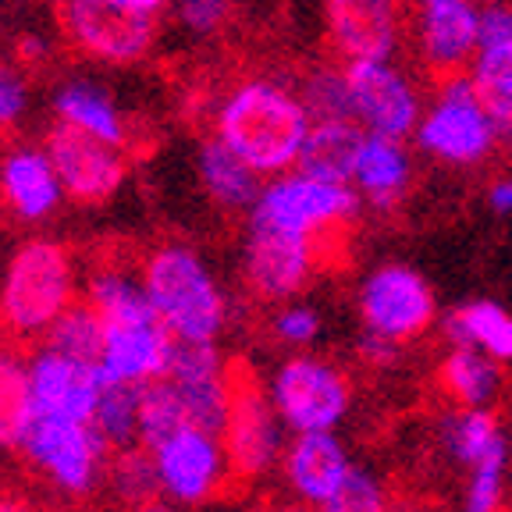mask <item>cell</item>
Here are the masks:
<instances>
[{
	"instance_id": "6da1fadb",
	"label": "cell",
	"mask_w": 512,
	"mask_h": 512,
	"mask_svg": "<svg viewBox=\"0 0 512 512\" xmlns=\"http://www.w3.org/2000/svg\"><path fill=\"white\" fill-rule=\"evenodd\" d=\"M214 136L232 146L264 178L296 168L313 118L292 82L246 75L224 89L214 107Z\"/></svg>"
},
{
	"instance_id": "7a4b0ae2",
	"label": "cell",
	"mask_w": 512,
	"mask_h": 512,
	"mask_svg": "<svg viewBox=\"0 0 512 512\" xmlns=\"http://www.w3.org/2000/svg\"><path fill=\"white\" fill-rule=\"evenodd\" d=\"M86 303L104 317L100 367L107 377L146 384L168 374L175 335L153 310L139 274L114 264L96 267L86 281Z\"/></svg>"
},
{
	"instance_id": "3957f363",
	"label": "cell",
	"mask_w": 512,
	"mask_h": 512,
	"mask_svg": "<svg viewBox=\"0 0 512 512\" xmlns=\"http://www.w3.org/2000/svg\"><path fill=\"white\" fill-rule=\"evenodd\" d=\"M146 296L178 342H217L228 328L232 303L200 249L160 242L139 264Z\"/></svg>"
},
{
	"instance_id": "277c9868",
	"label": "cell",
	"mask_w": 512,
	"mask_h": 512,
	"mask_svg": "<svg viewBox=\"0 0 512 512\" xmlns=\"http://www.w3.org/2000/svg\"><path fill=\"white\" fill-rule=\"evenodd\" d=\"M79 296L72 249L57 239H25L0 278V328L11 338H43Z\"/></svg>"
},
{
	"instance_id": "5b68a950",
	"label": "cell",
	"mask_w": 512,
	"mask_h": 512,
	"mask_svg": "<svg viewBox=\"0 0 512 512\" xmlns=\"http://www.w3.org/2000/svg\"><path fill=\"white\" fill-rule=\"evenodd\" d=\"M413 143L445 168H477L505 146L470 72L434 79V96L416 121Z\"/></svg>"
},
{
	"instance_id": "8992f818",
	"label": "cell",
	"mask_w": 512,
	"mask_h": 512,
	"mask_svg": "<svg viewBox=\"0 0 512 512\" xmlns=\"http://www.w3.org/2000/svg\"><path fill=\"white\" fill-rule=\"evenodd\" d=\"M360 210V192L349 182H331L313 171L288 168L264 182L256 203L249 207V224L324 242L345 232Z\"/></svg>"
},
{
	"instance_id": "52a82bcc",
	"label": "cell",
	"mask_w": 512,
	"mask_h": 512,
	"mask_svg": "<svg viewBox=\"0 0 512 512\" xmlns=\"http://www.w3.org/2000/svg\"><path fill=\"white\" fill-rule=\"evenodd\" d=\"M18 452L64 498H89L107 477L111 463V445L93 427V420L68 416L36 413Z\"/></svg>"
},
{
	"instance_id": "ba28073f",
	"label": "cell",
	"mask_w": 512,
	"mask_h": 512,
	"mask_svg": "<svg viewBox=\"0 0 512 512\" xmlns=\"http://www.w3.org/2000/svg\"><path fill=\"white\" fill-rule=\"evenodd\" d=\"M274 409L281 424L292 434H313V431H338L352 409V381L338 363L324 356H288L278 363L267 384Z\"/></svg>"
},
{
	"instance_id": "9c48e42d",
	"label": "cell",
	"mask_w": 512,
	"mask_h": 512,
	"mask_svg": "<svg viewBox=\"0 0 512 512\" xmlns=\"http://www.w3.org/2000/svg\"><path fill=\"white\" fill-rule=\"evenodd\" d=\"M153 466H157L160 495L171 498L182 509H203L210 505L221 488L232 480L228 452L217 431L200 424H182L168 438L150 445Z\"/></svg>"
},
{
	"instance_id": "30bf717a",
	"label": "cell",
	"mask_w": 512,
	"mask_h": 512,
	"mask_svg": "<svg viewBox=\"0 0 512 512\" xmlns=\"http://www.w3.org/2000/svg\"><path fill=\"white\" fill-rule=\"evenodd\" d=\"M221 441L232 477L239 480H260L274 466H281L285 424H281L267 388H260V381L246 370H232V399H228Z\"/></svg>"
},
{
	"instance_id": "8fae6325",
	"label": "cell",
	"mask_w": 512,
	"mask_h": 512,
	"mask_svg": "<svg viewBox=\"0 0 512 512\" xmlns=\"http://www.w3.org/2000/svg\"><path fill=\"white\" fill-rule=\"evenodd\" d=\"M356 306H360L363 328L392 342H413L438 317L434 288L416 267L399 264V260L377 264L374 271L363 274Z\"/></svg>"
},
{
	"instance_id": "7c38bea8",
	"label": "cell",
	"mask_w": 512,
	"mask_h": 512,
	"mask_svg": "<svg viewBox=\"0 0 512 512\" xmlns=\"http://www.w3.org/2000/svg\"><path fill=\"white\" fill-rule=\"evenodd\" d=\"M352 100V121L363 132L392 139H413V128L424 114V89L413 75L392 61H349L345 64Z\"/></svg>"
},
{
	"instance_id": "4fadbf2b",
	"label": "cell",
	"mask_w": 512,
	"mask_h": 512,
	"mask_svg": "<svg viewBox=\"0 0 512 512\" xmlns=\"http://www.w3.org/2000/svg\"><path fill=\"white\" fill-rule=\"evenodd\" d=\"M64 40L100 64H139L157 43L160 18L132 15L100 0H61L57 8Z\"/></svg>"
},
{
	"instance_id": "5bb4252c",
	"label": "cell",
	"mask_w": 512,
	"mask_h": 512,
	"mask_svg": "<svg viewBox=\"0 0 512 512\" xmlns=\"http://www.w3.org/2000/svg\"><path fill=\"white\" fill-rule=\"evenodd\" d=\"M324 242L303 235L274 232L264 224H246L242 239V281L264 303H288L296 299L320 267Z\"/></svg>"
},
{
	"instance_id": "9a60e30c",
	"label": "cell",
	"mask_w": 512,
	"mask_h": 512,
	"mask_svg": "<svg viewBox=\"0 0 512 512\" xmlns=\"http://www.w3.org/2000/svg\"><path fill=\"white\" fill-rule=\"evenodd\" d=\"M50 160H54L57 178L64 185V196L82 207H100L114 200L128 178V157L125 146L104 143L86 132H75L68 125H57L43 139Z\"/></svg>"
},
{
	"instance_id": "2e32d148",
	"label": "cell",
	"mask_w": 512,
	"mask_h": 512,
	"mask_svg": "<svg viewBox=\"0 0 512 512\" xmlns=\"http://www.w3.org/2000/svg\"><path fill=\"white\" fill-rule=\"evenodd\" d=\"M406 29L416 61L424 64L431 79L470 72V61L477 54L480 4L477 0H424V4H413Z\"/></svg>"
},
{
	"instance_id": "e0dca14e",
	"label": "cell",
	"mask_w": 512,
	"mask_h": 512,
	"mask_svg": "<svg viewBox=\"0 0 512 512\" xmlns=\"http://www.w3.org/2000/svg\"><path fill=\"white\" fill-rule=\"evenodd\" d=\"M406 0H328L324 22L338 61H392L406 40Z\"/></svg>"
},
{
	"instance_id": "ac0fdd59",
	"label": "cell",
	"mask_w": 512,
	"mask_h": 512,
	"mask_svg": "<svg viewBox=\"0 0 512 512\" xmlns=\"http://www.w3.org/2000/svg\"><path fill=\"white\" fill-rule=\"evenodd\" d=\"M107 374L100 363L75 360L64 352L40 345L29 356V392L32 409L40 416H68V420H93L96 399Z\"/></svg>"
},
{
	"instance_id": "d6986e66",
	"label": "cell",
	"mask_w": 512,
	"mask_h": 512,
	"mask_svg": "<svg viewBox=\"0 0 512 512\" xmlns=\"http://www.w3.org/2000/svg\"><path fill=\"white\" fill-rule=\"evenodd\" d=\"M64 185L43 143H11L0 153V207L18 224H43L64 207Z\"/></svg>"
},
{
	"instance_id": "ffe728a7",
	"label": "cell",
	"mask_w": 512,
	"mask_h": 512,
	"mask_svg": "<svg viewBox=\"0 0 512 512\" xmlns=\"http://www.w3.org/2000/svg\"><path fill=\"white\" fill-rule=\"evenodd\" d=\"M168 377L192 424L221 434L228 399H232V367L224 363L217 342H178L171 352Z\"/></svg>"
},
{
	"instance_id": "44dd1931",
	"label": "cell",
	"mask_w": 512,
	"mask_h": 512,
	"mask_svg": "<svg viewBox=\"0 0 512 512\" xmlns=\"http://www.w3.org/2000/svg\"><path fill=\"white\" fill-rule=\"evenodd\" d=\"M349 445L335 431L296 434L281 452V477L292 498L306 505H320L352 470Z\"/></svg>"
},
{
	"instance_id": "7402d4cb",
	"label": "cell",
	"mask_w": 512,
	"mask_h": 512,
	"mask_svg": "<svg viewBox=\"0 0 512 512\" xmlns=\"http://www.w3.org/2000/svg\"><path fill=\"white\" fill-rule=\"evenodd\" d=\"M413 150L409 139H392V136H374L367 132L352 164L349 185L360 192L363 207L370 210H395L406 200L409 185H413Z\"/></svg>"
},
{
	"instance_id": "603a6c76",
	"label": "cell",
	"mask_w": 512,
	"mask_h": 512,
	"mask_svg": "<svg viewBox=\"0 0 512 512\" xmlns=\"http://www.w3.org/2000/svg\"><path fill=\"white\" fill-rule=\"evenodd\" d=\"M50 111H54L57 125H68L75 132H86V136L114 146L128 143V118L121 111L118 96L104 82L86 79V75L57 82L50 93Z\"/></svg>"
},
{
	"instance_id": "cb8c5ba5",
	"label": "cell",
	"mask_w": 512,
	"mask_h": 512,
	"mask_svg": "<svg viewBox=\"0 0 512 512\" xmlns=\"http://www.w3.org/2000/svg\"><path fill=\"white\" fill-rule=\"evenodd\" d=\"M196 175H200L203 192L221 210H246L249 214V207L264 189V175L249 168L246 160L217 136L203 139L200 150H196Z\"/></svg>"
},
{
	"instance_id": "d4e9b609",
	"label": "cell",
	"mask_w": 512,
	"mask_h": 512,
	"mask_svg": "<svg viewBox=\"0 0 512 512\" xmlns=\"http://www.w3.org/2000/svg\"><path fill=\"white\" fill-rule=\"evenodd\" d=\"M445 395L463 409H491L502 395V363L470 345H452L438 367Z\"/></svg>"
},
{
	"instance_id": "484cf974",
	"label": "cell",
	"mask_w": 512,
	"mask_h": 512,
	"mask_svg": "<svg viewBox=\"0 0 512 512\" xmlns=\"http://www.w3.org/2000/svg\"><path fill=\"white\" fill-rule=\"evenodd\" d=\"M438 445H441V452H445L448 463L470 470V466L484 463V459L509 452V434L502 431V424L495 420L491 409L459 406L456 413H448L445 420H441Z\"/></svg>"
},
{
	"instance_id": "4316f807",
	"label": "cell",
	"mask_w": 512,
	"mask_h": 512,
	"mask_svg": "<svg viewBox=\"0 0 512 512\" xmlns=\"http://www.w3.org/2000/svg\"><path fill=\"white\" fill-rule=\"evenodd\" d=\"M363 136L367 132L352 118L313 121L310 132H306L303 150H299L296 168L313 171L320 178H331V182H349Z\"/></svg>"
},
{
	"instance_id": "83f0119b",
	"label": "cell",
	"mask_w": 512,
	"mask_h": 512,
	"mask_svg": "<svg viewBox=\"0 0 512 512\" xmlns=\"http://www.w3.org/2000/svg\"><path fill=\"white\" fill-rule=\"evenodd\" d=\"M445 331L452 345L488 352L491 360L512 363V313L491 299H470L448 313Z\"/></svg>"
},
{
	"instance_id": "f1b7e54d",
	"label": "cell",
	"mask_w": 512,
	"mask_h": 512,
	"mask_svg": "<svg viewBox=\"0 0 512 512\" xmlns=\"http://www.w3.org/2000/svg\"><path fill=\"white\" fill-rule=\"evenodd\" d=\"M32 416V392H29V360L11 349H0V448L18 452Z\"/></svg>"
},
{
	"instance_id": "f546056e",
	"label": "cell",
	"mask_w": 512,
	"mask_h": 512,
	"mask_svg": "<svg viewBox=\"0 0 512 512\" xmlns=\"http://www.w3.org/2000/svg\"><path fill=\"white\" fill-rule=\"evenodd\" d=\"M139 388L143 384L118 381V377H107L104 388H100V399H96L93 409V427L104 434L111 452L139 441Z\"/></svg>"
},
{
	"instance_id": "4dcf8cb0",
	"label": "cell",
	"mask_w": 512,
	"mask_h": 512,
	"mask_svg": "<svg viewBox=\"0 0 512 512\" xmlns=\"http://www.w3.org/2000/svg\"><path fill=\"white\" fill-rule=\"evenodd\" d=\"M43 345L64 352V356H75V360L100 363L104 356V317L86 303V299H75L61 317L50 324V331L43 335Z\"/></svg>"
},
{
	"instance_id": "1f68e13d",
	"label": "cell",
	"mask_w": 512,
	"mask_h": 512,
	"mask_svg": "<svg viewBox=\"0 0 512 512\" xmlns=\"http://www.w3.org/2000/svg\"><path fill=\"white\" fill-rule=\"evenodd\" d=\"M107 484H111L114 498L121 505H139L146 498H157L160 495V484H157V466H153V452L136 441V445H125V448H114L111 463H107Z\"/></svg>"
},
{
	"instance_id": "d6a6232c",
	"label": "cell",
	"mask_w": 512,
	"mask_h": 512,
	"mask_svg": "<svg viewBox=\"0 0 512 512\" xmlns=\"http://www.w3.org/2000/svg\"><path fill=\"white\" fill-rule=\"evenodd\" d=\"M182 424H192V420L185 413L182 399H178L175 384L168 377L146 381L139 388V441L150 448L160 438H168L171 431H178Z\"/></svg>"
},
{
	"instance_id": "836d02e7",
	"label": "cell",
	"mask_w": 512,
	"mask_h": 512,
	"mask_svg": "<svg viewBox=\"0 0 512 512\" xmlns=\"http://www.w3.org/2000/svg\"><path fill=\"white\" fill-rule=\"evenodd\" d=\"M296 89H299V96H303V104L313 121L352 118L345 64H313L310 72L299 79Z\"/></svg>"
},
{
	"instance_id": "e575fe53",
	"label": "cell",
	"mask_w": 512,
	"mask_h": 512,
	"mask_svg": "<svg viewBox=\"0 0 512 512\" xmlns=\"http://www.w3.org/2000/svg\"><path fill=\"white\" fill-rule=\"evenodd\" d=\"M320 512H392V495L374 470L352 466L345 480L317 505Z\"/></svg>"
},
{
	"instance_id": "d590c367",
	"label": "cell",
	"mask_w": 512,
	"mask_h": 512,
	"mask_svg": "<svg viewBox=\"0 0 512 512\" xmlns=\"http://www.w3.org/2000/svg\"><path fill=\"white\" fill-rule=\"evenodd\" d=\"M509 498V452L466 470L463 512H502Z\"/></svg>"
},
{
	"instance_id": "8d00e7d4",
	"label": "cell",
	"mask_w": 512,
	"mask_h": 512,
	"mask_svg": "<svg viewBox=\"0 0 512 512\" xmlns=\"http://www.w3.org/2000/svg\"><path fill=\"white\" fill-rule=\"evenodd\" d=\"M271 331L288 349H306V345L317 342L320 331H324V317H320L317 306L292 303V299H288V303H278V310H274Z\"/></svg>"
},
{
	"instance_id": "74e56055",
	"label": "cell",
	"mask_w": 512,
	"mask_h": 512,
	"mask_svg": "<svg viewBox=\"0 0 512 512\" xmlns=\"http://www.w3.org/2000/svg\"><path fill=\"white\" fill-rule=\"evenodd\" d=\"M175 11V22L192 36H214L228 25L235 11V0H168Z\"/></svg>"
},
{
	"instance_id": "f35d334b",
	"label": "cell",
	"mask_w": 512,
	"mask_h": 512,
	"mask_svg": "<svg viewBox=\"0 0 512 512\" xmlns=\"http://www.w3.org/2000/svg\"><path fill=\"white\" fill-rule=\"evenodd\" d=\"M32 107V93L25 75L18 72L15 64L0 61V132H11L25 121Z\"/></svg>"
},
{
	"instance_id": "ab89813d",
	"label": "cell",
	"mask_w": 512,
	"mask_h": 512,
	"mask_svg": "<svg viewBox=\"0 0 512 512\" xmlns=\"http://www.w3.org/2000/svg\"><path fill=\"white\" fill-rule=\"evenodd\" d=\"M477 93L484 100V107H488V114L495 118L498 132H502V143L512 146V72L495 82L477 86Z\"/></svg>"
},
{
	"instance_id": "60d3db41",
	"label": "cell",
	"mask_w": 512,
	"mask_h": 512,
	"mask_svg": "<svg viewBox=\"0 0 512 512\" xmlns=\"http://www.w3.org/2000/svg\"><path fill=\"white\" fill-rule=\"evenodd\" d=\"M509 72H512V40L477 47V54H473V61H470V75L477 86L502 79V75H509Z\"/></svg>"
},
{
	"instance_id": "b9f144b4",
	"label": "cell",
	"mask_w": 512,
	"mask_h": 512,
	"mask_svg": "<svg viewBox=\"0 0 512 512\" xmlns=\"http://www.w3.org/2000/svg\"><path fill=\"white\" fill-rule=\"evenodd\" d=\"M512 40V4L509 0H480V32L477 47Z\"/></svg>"
},
{
	"instance_id": "7bdbcfd3",
	"label": "cell",
	"mask_w": 512,
	"mask_h": 512,
	"mask_svg": "<svg viewBox=\"0 0 512 512\" xmlns=\"http://www.w3.org/2000/svg\"><path fill=\"white\" fill-rule=\"evenodd\" d=\"M356 349H360L363 363H370V367H392V363L399 360L402 342H392V338H384V335H377V331L363 328V335H360V342H356Z\"/></svg>"
},
{
	"instance_id": "ee69618b",
	"label": "cell",
	"mask_w": 512,
	"mask_h": 512,
	"mask_svg": "<svg viewBox=\"0 0 512 512\" xmlns=\"http://www.w3.org/2000/svg\"><path fill=\"white\" fill-rule=\"evenodd\" d=\"M488 207L498 217H512V178H498L488 189Z\"/></svg>"
},
{
	"instance_id": "f6af8a7d",
	"label": "cell",
	"mask_w": 512,
	"mask_h": 512,
	"mask_svg": "<svg viewBox=\"0 0 512 512\" xmlns=\"http://www.w3.org/2000/svg\"><path fill=\"white\" fill-rule=\"evenodd\" d=\"M100 4H111V8L132 11V15H146V18H160L168 11V0H100Z\"/></svg>"
},
{
	"instance_id": "bcb514c9",
	"label": "cell",
	"mask_w": 512,
	"mask_h": 512,
	"mask_svg": "<svg viewBox=\"0 0 512 512\" xmlns=\"http://www.w3.org/2000/svg\"><path fill=\"white\" fill-rule=\"evenodd\" d=\"M18 54H22V61H29V64L47 61V57H50V40H47V36H40V32H25L22 43H18Z\"/></svg>"
},
{
	"instance_id": "7dc6e473",
	"label": "cell",
	"mask_w": 512,
	"mask_h": 512,
	"mask_svg": "<svg viewBox=\"0 0 512 512\" xmlns=\"http://www.w3.org/2000/svg\"><path fill=\"white\" fill-rule=\"evenodd\" d=\"M125 512H182V505H175L171 498L157 495V498H146V502H139V505H128Z\"/></svg>"
},
{
	"instance_id": "c3c4849f",
	"label": "cell",
	"mask_w": 512,
	"mask_h": 512,
	"mask_svg": "<svg viewBox=\"0 0 512 512\" xmlns=\"http://www.w3.org/2000/svg\"><path fill=\"white\" fill-rule=\"evenodd\" d=\"M256 512H320L317 505H306V502H271V505H264V509H256Z\"/></svg>"
},
{
	"instance_id": "681fc988",
	"label": "cell",
	"mask_w": 512,
	"mask_h": 512,
	"mask_svg": "<svg viewBox=\"0 0 512 512\" xmlns=\"http://www.w3.org/2000/svg\"><path fill=\"white\" fill-rule=\"evenodd\" d=\"M0 512H32V509L22 502V498H15V495H0Z\"/></svg>"
},
{
	"instance_id": "f907efd6",
	"label": "cell",
	"mask_w": 512,
	"mask_h": 512,
	"mask_svg": "<svg viewBox=\"0 0 512 512\" xmlns=\"http://www.w3.org/2000/svg\"><path fill=\"white\" fill-rule=\"evenodd\" d=\"M392 512H445V509H438V505H431V502H406Z\"/></svg>"
},
{
	"instance_id": "816d5d0a",
	"label": "cell",
	"mask_w": 512,
	"mask_h": 512,
	"mask_svg": "<svg viewBox=\"0 0 512 512\" xmlns=\"http://www.w3.org/2000/svg\"><path fill=\"white\" fill-rule=\"evenodd\" d=\"M509 480H512V441H509Z\"/></svg>"
},
{
	"instance_id": "f5cc1de1",
	"label": "cell",
	"mask_w": 512,
	"mask_h": 512,
	"mask_svg": "<svg viewBox=\"0 0 512 512\" xmlns=\"http://www.w3.org/2000/svg\"><path fill=\"white\" fill-rule=\"evenodd\" d=\"M200 512H224V509H200Z\"/></svg>"
},
{
	"instance_id": "db71d44e",
	"label": "cell",
	"mask_w": 512,
	"mask_h": 512,
	"mask_svg": "<svg viewBox=\"0 0 512 512\" xmlns=\"http://www.w3.org/2000/svg\"><path fill=\"white\" fill-rule=\"evenodd\" d=\"M409 4H424V0H409ZM477 4H480V0H477Z\"/></svg>"
}]
</instances>
